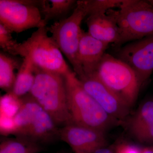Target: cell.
I'll return each instance as SVG.
<instances>
[{
    "mask_svg": "<svg viewBox=\"0 0 153 153\" xmlns=\"http://www.w3.org/2000/svg\"><path fill=\"white\" fill-rule=\"evenodd\" d=\"M67 105L73 124L105 132L120 124L111 117L82 87L74 71L64 75Z\"/></svg>",
    "mask_w": 153,
    "mask_h": 153,
    "instance_id": "1",
    "label": "cell"
},
{
    "mask_svg": "<svg viewBox=\"0 0 153 153\" xmlns=\"http://www.w3.org/2000/svg\"><path fill=\"white\" fill-rule=\"evenodd\" d=\"M35 82L30 94L51 116L56 125L73 124L67 105L64 76L35 66Z\"/></svg>",
    "mask_w": 153,
    "mask_h": 153,
    "instance_id": "2",
    "label": "cell"
},
{
    "mask_svg": "<svg viewBox=\"0 0 153 153\" xmlns=\"http://www.w3.org/2000/svg\"><path fill=\"white\" fill-rule=\"evenodd\" d=\"M21 100V107L14 117L13 135L43 146L59 139L60 128L31 95L26 94Z\"/></svg>",
    "mask_w": 153,
    "mask_h": 153,
    "instance_id": "3",
    "label": "cell"
},
{
    "mask_svg": "<svg viewBox=\"0 0 153 153\" xmlns=\"http://www.w3.org/2000/svg\"><path fill=\"white\" fill-rule=\"evenodd\" d=\"M48 32L47 26L38 28L27 40L19 43L13 56L27 57L36 67L64 76L71 69Z\"/></svg>",
    "mask_w": 153,
    "mask_h": 153,
    "instance_id": "4",
    "label": "cell"
},
{
    "mask_svg": "<svg viewBox=\"0 0 153 153\" xmlns=\"http://www.w3.org/2000/svg\"><path fill=\"white\" fill-rule=\"evenodd\" d=\"M116 12L120 46L153 35V1L123 0Z\"/></svg>",
    "mask_w": 153,
    "mask_h": 153,
    "instance_id": "5",
    "label": "cell"
},
{
    "mask_svg": "<svg viewBox=\"0 0 153 153\" xmlns=\"http://www.w3.org/2000/svg\"><path fill=\"white\" fill-rule=\"evenodd\" d=\"M95 74L130 107L136 101L141 86L136 74L126 63L105 53Z\"/></svg>",
    "mask_w": 153,
    "mask_h": 153,
    "instance_id": "6",
    "label": "cell"
},
{
    "mask_svg": "<svg viewBox=\"0 0 153 153\" xmlns=\"http://www.w3.org/2000/svg\"><path fill=\"white\" fill-rule=\"evenodd\" d=\"M88 15L87 0L78 1L70 16L47 27L48 31L52 34L51 37L71 63L77 76L80 74L76 56L83 31L81 25Z\"/></svg>",
    "mask_w": 153,
    "mask_h": 153,
    "instance_id": "7",
    "label": "cell"
},
{
    "mask_svg": "<svg viewBox=\"0 0 153 153\" xmlns=\"http://www.w3.org/2000/svg\"><path fill=\"white\" fill-rule=\"evenodd\" d=\"M41 1L1 0L0 24L12 32L21 33L47 26L40 11Z\"/></svg>",
    "mask_w": 153,
    "mask_h": 153,
    "instance_id": "8",
    "label": "cell"
},
{
    "mask_svg": "<svg viewBox=\"0 0 153 153\" xmlns=\"http://www.w3.org/2000/svg\"><path fill=\"white\" fill-rule=\"evenodd\" d=\"M117 58L132 68L141 86L153 71V35L122 47L118 51Z\"/></svg>",
    "mask_w": 153,
    "mask_h": 153,
    "instance_id": "9",
    "label": "cell"
},
{
    "mask_svg": "<svg viewBox=\"0 0 153 153\" xmlns=\"http://www.w3.org/2000/svg\"><path fill=\"white\" fill-rule=\"evenodd\" d=\"M78 79L85 91L108 114L120 124L125 121L130 107L105 85L95 73Z\"/></svg>",
    "mask_w": 153,
    "mask_h": 153,
    "instance_id": "10",
    "label": "cell"
},
{
    "mask_svg": "<svg viewBox=\"0 0 153 153\" xmlns=\"http://www.w3.org/2000/svg\"><path fill=\"white\" fill-rule=\"evenodd\" d=\"M105 133L84 126L71 124L59 129V139L68 144L72 151L94 153L106 147Z\"/></svg>",
    "mask_w": 153,
    "mask_h": 153,
    "instance_id": "11",
    "label": "cell"
},
{
    "mask_svg": "<svg viewBox=\"0 0 153 153\" xmlns=\"http://www.w3.org/2000/svg\"><path fill=\"white\" fill-rule=\"evenodd\" d=\"M108 45L82 31L76 56L80 71L78 78L95 73Z\"/></svg>",
    "mask_w": 153,
    "mask_h": 153,
    "instance_id": "12",
    "label": "cell"
},
{
    "mask_svg": "<svg viewBox=\"0 0 153 153\" xmlns=\"http://www.w3.org/2000/svg\"><path fill=\"white\" fill-rule=\"evenodd\" d=\"M88 33L104 43L116 44L119 38V29L116 12L113 9L88 15L86 20Z\"/></svg>",
    "mask_w": 153,
    "mask_h": 153,
    "instance_id": "13",
    "label": "cell"
},
{
    "mask_svg": "<svg viewBox=\"0 0 153 153\" xmlns=\"http://www.w3.org/2000/svg\"><path fill=\"white\" fill-rule=\"evenodd\" d=\"M128 125L131 134L139 142L153 144V100L143 102Z\"/></svg>",
    "mask_w": 153,
    "mask_h": 153,
    "instance_id": "14",
    "label": "cell"
},
{
    "mask_svg": "<svg viewBox=\"0 0 153 153\" xmlns=\"http://www.w3.org/2000/svg\"><path fill=\"white\" fill-rule=\"evenodd\" d=\"M22 63L15 56L3 51L0 53V87L7 93L13 90L16 78L15 70H19Z\"/></svg>",
    "mask_w": 153,
    "mask_h": 153,
    "instance_id": "15",
    "label": "cell"
},
{
    "mask_svg": "<svg viewBox=\"0 0 153 153\" xmlns=\"http://www.w3.org/2000/svg\"><path fill=\"white\" fill-rule=\"evenodd\" d=\"M35 66L27 58H23L21 67L18 70L13 88L11 93L21 98L30 92L34 82Z\"/></svg>",
    "mask_w": 153,
    "mask_h": 153,
    "instance_id": "16",
    "label": "cell"
},
{
    "mask_svg": "<svg viewBox=\"0 0 153 153\" xmlns=\"http://www.w3.org/2000/svg\"><path fill=\"white\" fill-rule=\"evenodd\" d=\"M77 1L74 0H44L41 1L40 11L46 23L56 19H65L64 16L76 7Z\"/></svg>",
    "mask_w": 153,
    "mask_h": 153,
    "instance_id": "17",
    "label": "cell"
},
{
    "mask_svg": "<svg viewBox=\"0 0 153 153\" xmlns=\"http://www.w3.org/2000/svg\"><path fill=\"white\" fill-rule=\"evenodd\" d=\"M44 146L23 138H3L0 153H39L44 151Z\"/></svg>",
    "mask_w": 153,
    "mask_h": 153,
    "instance_id": "18",
    "label": "cell"
},
{
    "mask_svg": "<svg viewBox=\"0 0 153 153\" xmlns=\"http://www.w3.org/2000/svg\"><path fill=\"white\" fill-rule=\"evenodd\" d=\"M0 104L1 116L14 118L21 107V98L7 93L1 97Z\"/></svg>",
    "mask_w": 153,
    "mask_h": 153,
    "instance_id": "19",
    "label": "cell"
},
{
    "mask_svg": "<svg viewBox=\"0 0 153 153\" xmlns=\"http://www.w3.org/2000/svg\"><path fill=\"white\" fill-rule=\"evenodd\" d=\"M13 32L0 24V47L3 52L13 55L19 43L13 38Z\"/></svg>",
    "mask_w": 153,
    "mask_h": 153,
    "instance_id": "20",
    "label": "cell"
},
{
    "mask_svg": "<svg viewBox=\"0 0 153 153\" xmlns=\"http://www.w3.org/2000/svg\"><path fill=\"white\" fill-rule=\"evenodd\" d=\"M122 1V0H87L88 16L97 12H106L114 8H119Z\"/></svg>",
    "mask_w": 153,
    "mask_h": 153,
    "instance_id": "21",
    "label": "cell"
},
{
    "mask_svg": "<svg viewBox=\"0 0 153 153\" xmlns=\"http://www.w3.org/2000/svg\"><path fill=\"white\" fill-rule=\"evenodd\" d=\"M141 150L135 145L122 143L117 146L114 153H141Z\"/></svg>",
    "mask_w": 153,
    "mask_h": 153,
    "instance_id": "22",
    "label": "cell"
},
{
    "mask_svg": "<svg viewBox=\"0 0 153 153\" xmlns=\"http://www.w3.org/2000/svg\"><path fill=\"white\" fill-rule=\"evenodd\" d=\"M94 153H114L111 149L106 148V147L102 148L96 151Z\"/></svg>",
    "mask_w": 153,
    "mask_h": 153,
    "instance_id": "23",
    "label": "cell"
},
{
    "mask_svg": "<svg viewBox=\"0 0 153 153\" xmlns=\"http://www.w3.org/2000/svg\"><path fill=\"white\" fill-rule=\"evenodd\" d=\"M141 153H153V147L142 149Z\"/></svg>",
    "mask_w": 153,
    "mask_h": 153,
    "instance_id": "24",
    "label": "cell"
},
{
    "mask_svg": "<svg viewBox=\"0 0 153 153\" xmlns=\"http://www.w3.org/2000/svg\"><path fill=\"white\" fill-rule=\"evenodd\" d=\"M57 153H71L69 152H67V151H63L62 152H59Z\"/></svg>",
    "mask_w": 153,
    "mask_h": 153,
    "instance_id": "25",
    "label": "cell"
},
{
    "mask_svg": "<svg viewBox=\"0 0 153 153\" xmlns=\"http://www.w3.org/2000/svg\"><path fill=\"white\" fill-rule=\"evenodd\" d=\"M73 152H74V153H84L79 151H73Z\"/></svg>",
    "mask_w": 153,
    "mask_h": 153,
    "instance_id": "26",
    "label": "cell"
}]
</instances>
